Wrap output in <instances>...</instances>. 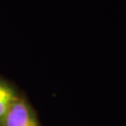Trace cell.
<instances>
[{"label":"cell","instance_id":"cell-1","mask_svg":"<svg viewBox=\"0 0 126 126\" xmlns=\"http://www.w3.org/2000/svg\"><path fill=\"white\" fill-rule=\"evenodd\" d=\"M0 126H39L30 106L18 97Z\"/></svg>","mask_w":126,"mask_h":126},{"label":"cell","instance_id":"cell-2","mask_svg":"<svg viewBox=\"0 0 126 126\" xmlns=\"http://www.w3.org/2000/svg\"><path fill=\"white\" fill-rule=\"evenodd\" d=\"M17 99L18 96L15 91L9 84L0 80V125Z\"/></svg>","mask_w":126,"mask_h":126}]
</instances>
